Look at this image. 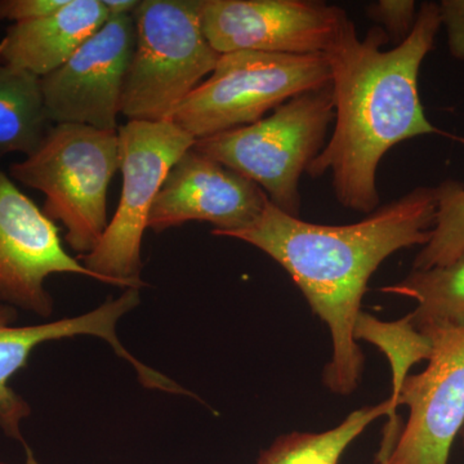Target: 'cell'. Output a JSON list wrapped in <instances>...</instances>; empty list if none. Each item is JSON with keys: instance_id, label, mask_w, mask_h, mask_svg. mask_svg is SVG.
I'll return each mask as SVG.
<instances>
[{"instance_id": "obj_4", "label": "cell", "mask_w": 464, "mask_h": 464, "mask_svg": "<svg viewBox=\"0 0 464 464\" xmlns=\"http://www.w3.org/2000/svg\"><path fill=\"white\" fill-rule=\"evenodd\" d=\"M334 118L328 84L293 97L256 123L198 140L194 148L255 182L283 212L299 217L302 174L325 148Z\"/></svg>"}, {"instance_id": "obj_12", "label": "cell", "mask_w": 464, "mask_h": 464, "mask_svg": "<svg viewBox=\"0 0 464 464\" xmlns=\"http://www.w3.org/2000/svg\"><path fill=\"white\" fill-rule=\"evenodd\" d=\"M134 47L133 17H109L60 69L42 78L51 123L88 125L116 132Z\"/></svg>"}, {"instance_id": "obj_18", "label": "cell", "mask_w": 464, "mask_h": 464, "mask_svg": "<svg viewBox=\"0 0 464 464\" xmlns=\"http://www.w3.org/2000/svg\"><path fill=\"white\" fill-rule=\"evenodd\" d=\"M355 338L356 341L362 340L375 344L390 360L392 399L398 396L409 375V369L422 360H429L432 353L431 340L414 328L409 315L398 322L386 323L362 313L357 319Z\"/></svg>"}, {"instance_id": "obj_7", "label": "cell", "mask_w": 464, "mask_h": 464, "mask_svg": "<svg viewBox=\"0 0 464 464\" xmlns=\"http://www.w3.org/2000/svg\"><path fill=\"white\" fill-rule=\"evenodd\" d=\"M121 200L99 246L79 261L100 283L121 288L146 286L141 246L150 210L167 174L197 140L172 121H127L118 128Z\"/></svg>"}, {"instance_id": "obj_22", "label": "cell", "mask_w": 464, "mask_h": 464, "mask_svg": "<svg viewBox=\"0 0 464 464\" xmlns=\"http://www.w3.org/2000/svg\"><path fill=\"white\" fill-rule=\"evenodd\" d=\"M439 9L441 25L447 29L449 51L464 61V0H442Z\"/></svg>"}, {"instance_id": "obj_14", "label": "cell", "mask_w": 464, "mask_h": 464, "mask_svg": "<svg viewBox=\"0 0 464 464\" xmlns=\"http://www.w3.org/2000/svg\"><path fill=\"white\" fill-rule=\"evenodd\" d=\"M109 20L101 0H69L51 16L8 27L0 41V65L44 78L56 72Z\"/></svg>"}, {"instance_id": "obj_1", "label": "cell", "mask_w": 464, "mask_h": 464, "mask_svg": "<svg viewBox=\"0 0 464 464\" xmlns=\"http://www.w3.org/2000/svg\"><path fill=\"white\" fill-rule=\"evenodd\" d=\"M439 188H417L380 206L362 221L319 225L289 216L270 200L249 227L228 237L246 241L282 266L332 337L324 384L350 395L364 372V353L355 338L368 284L378 267L400 249L431 239Z\"/></svg>"}, {"instance_id": "obj_11", "label": "cell", "mask_w": 464, "mask_h": 464, "mask_svg": "<svg viewBox=\"0 0 464 464\" xmlns=\"http://www.w3.org/2000/svg\"><path fill=\"white\" fill-rule=\"evenodd\" d=\"M57 274L100 282L63 248L54 222L0 169V304L47 319L54 302L45 280Z\"/></svg>"}, {"instance_id": "obj_13", "label": "cell", "mask_w": 464, "mask_h": 464, "mask_svg": "<svg viewBox=\"0 0 464 464\" xmlns=\"http://www.w3.org/2000/svg\"><path fill=\"white\" fill-rule=\"evenodd\" d=\"M268 198L255 182L192 146L167 174L151 210L155 232L191 221L215 226L216 237H230L255 224Z\"/></svg>"}, {"instance_id": "obj_5", "label": "cell", "mask_w": 464, "mask_h": 464, "mask_svg": "<svg viewBox=\"0 0 464 464\" xmlns=\"http://www.w3.org/2000/svg\"><path fill=\"white\" fill-rule=\"evenodd\" d=\"M132 17L136 47L121 114L128 121H172L221 54L204 35L198 0H140Z\"/></svg>"}, {"instance_id": "obj_25", "label": "cell", "mask_w": 464, "mask_h": 464, "mask_svg": "<svg viewBox=\"0 0 464 464\" xmlns=\"http://www.w3.org/2000/svg\"><path fill=\"white\" fill-rule=\"evenodd\" d=\"M460 438H462L463 445H464V426L462 427V430H460Z\"/></svg>"}, {"instance_id": "obj_6", "label": "cell", "mask_w": 464, "mask_h": 464, "mask_svg": "<svg viewBox=\"0 0 464 464\" xmlns=\"http://www.w3.org/2000/svg\"><path fill=\"white\" fill-rule=\"evenodd\" d=\"M331 83L325 54L230 52L221 54L172 121L198 141L256 123L293 97Z\"/></svg>"}, {"instance_id": "obj_20", "label": "cell", "mask_w": 464, "mask_h": 464, "mask_svg": "<svg viewBox=\"0 0 464 464\" xmlns=\"http://www.w3.org/2000/svg\"><path fill=\"white\" fill-rule=\"evenodd\" d=\"M366 16L386 32L390 41L401 44L417 21V5L413 0H378L365 8Z\"/></svg>"}, {"instance_id": "obj_21", "label": "cell", "mask_w": 464, "mask_h": 464, "mask_svg": "<svg viewBox=\"0 0 464 464\" xmlns=\"http://www.w3.org/2000/svg\"><path fill=\"white\" fill-rule=\"evenodd\" d=\"M69 0H0V21L27 23L51 16L65 7Z\"/></svg>"}, {"instance_id": "obj_8", "label": "cell", "mask_w": 464, "mask_h": 464, "mask_svg": "<svg viewBox=\"0 0 464 464\" xmlns=\"http://www.w3.org/2000/svg\"><path fill=\"white\" fill-rule=\"evenodd\" d=\"M432 342L429 365L408 375L395 401L409 408L398 433L386 430L380 456L386 464H448L464 426V328L422 332Z\"/></svg>"}, {"instance_id": "obj_3", "label": "cell", "mask_w": 464, "mask_h": 464, "mask_svg": "<svg viewBox=\"0 0 464 464\" xmlns=\"http://www.w3.org/2000/svg\"><path fill=\"white\" fill-rule=\"evenodd\" d=\"M121 170L118 130L53 124L32 155L12 164V179L45 195L43 212L65 226L67 246L81 256L108 228V191Z\"/></svg>"}, {"instance_id": "obj_17", "label": "cell", "mask_w": 464, "mask_h": 464, "mask_svg": "<svg viewBox=\"0 0 464 464\" xmlns=\"http://www.w3.org/2000/svg\"><path fill=\"white\" fill-rule=\"evenodd\" d=\"M392 398L377 405L357 409L334 429L324 432H290L275 440L259 453L256 464H340L348 447L369 424L383 415L395 417Z\"/></svg>"}, {"instance_id": "obj_23", "label": "cell", "mask_w": 464, "mask_h": 464, "mask_svg": "<svg viewBox=\"0 0 464 464\" xmlns=\"http://www.w3.org/2000/svg\"><path fill=\"white\" fill-rule=\"evenodd\" d=\"M139 3V0H103L109 17L132 16Z\"/></svg>"}, {"instance_id": "obj_10", "label": "cell", "mask_w": 464, "mask_h": 464, "mask_svg": "<svg viewBox=\"0 0 464 464\" xmlns=\"http://www.w3.org/2000/svg\"><path fill=\"white\" fill-rule=\"evenodd\" d=\"M201 29L219 54H325L347 14L313 0H198Z\"/></svg>"}, {"instance_id": "obj_16", "label": "cell", "mask_w": 464, "mask_h": 464, "mask_svg": "<svg viewBox=\"0 0 464 464\" xmlns=\"http://www.w3.org/2000/svg\"><path fill=\"white\" fill-rule=\"evenodd\" d=\"M382 290L417 302L409 314L417 331L464 328V252L451 264L413 270Z\"/></svg>"}, {"instance_id": "obj_24", "label": "cell", "mask_w": 464, "mask_h": 464, "mask_svg": "<svg viewBox=\"0 0 464 464\" xmlns=\"http://www.w3.org/2000/svg\"><path fill=\"white\" fill-rule=\"evenodd\" d=\"M374 464H386V462H384V458L380 456V454H378L377 458H375Z\"/></svg>"}, {"instance_id": "obj_26", "label": "cell", "mask_w": 464, "mask_h": 464, "mask_svg": "<svg viewBox=\"0 0 464 464\" xmlns=\"http://www.w3.org/2000/svg\"><path fill=\"white\" fill-rule=\"evenodd\" d=\"M0 464H9V463H5V462H0Z\"/></svg>"}, {"instance_id": "obj_19", "label": "cell", "mask_w": 464, "mask_h": 464, "mask_svg": "<svg viewBox=\"0 0 464 464\" xmlns=\"http://www.w3.org/2000/svg\"><path fill=\"white\" fill-rule=\"evenodd\" d=\"M439 207L431 239L418 253L413 270H427L456 261L464 252V185L440 183Z\"/></svg>"}, {"instance_id": "obj_15", "label": "cell", "mask_w": 464, "mask_h": 464, "mask_svg": "<svg viewBox=\"0 0 464 464\" xmlns=\"http://www.w3.org/2000/svg\"><path fill=\"white\" fill-rule=\"evenodd\" d=\"M45 110L41 78L0 65V157L32 155L52 127Z\"/></svg>"}, {"instance_id": "obj_9", "label": "cell", "mask_w": 464, "mask_h": 464, "mask_svg": "<svg viewBox=\"0 0 464 464\" xmlns=\"http://www.w3.org/2000/svg\"><path fill=\"white\" fill-rule=\"evenodd\" d=\"M141 304L139 288H127L123 295L108 299L90 313L75 317L54 320L36 325L16 326L17 308L0 304V430L7 438L20 442L25 450L27 464H41L24 438L21 426L32 415V406L12 389V378L25 369L36 347L47 342L67 340L78 335H92L108 342L116 355L127 360L136 371L145 389L158 390L172 395L194 396L176 381L150 368L124 347L116 333L121 317Z\"/></svg>"}, {"instance_id": "obj_2", "label": "cell", "mask_w": 464, "mask_h": 464, "mask_svg": "<svg viewBox=\"0 0 464 464\" xmlns=\"http://www.w3.org/2000/svg\"><path fill=\"white\" fill-rule=\"evenodd\" d=\"M440 26L439 5L423 3L408 38L384 50L391 41L382 27H371L360 38L347 17L326 51L334 130L306 173L319 179L331 172L335 197L344 208L374 212L381 201L377 170L387 151L406 140L441 133L424 114L418 92L420 66Z\"/></svg>"}]
</instances>
